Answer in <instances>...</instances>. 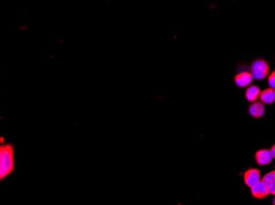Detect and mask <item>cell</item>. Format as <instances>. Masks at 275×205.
<instances>
[{"label":"cell","mask_w":275,"mask_h":205,"mask_svg":"<svg viewBox=\"0 0 275 205\" xmlns=\"http://www.w3.org/2000/svg\"><path fill=\"white\" fill-rule=\"evenodd\" d=\"M270 151H271V153H272L273 157H274V158H275V144H274V145H273L272 148H271V149H270Z\"/></svg>","instance_id":"cell-12"},{"label":"cell","mask_w":275,"mask_h":205,"mask_svg":"<svg viewBox=\"0 0 275 205\" xmlns=\"http://www.w3.org/2000/svg\"><path fill=\"white\" fill-rule=\"evenodd\" d=\"M255 161L260 166H265L272 162L274 157L270 149H263L255 153Z\"/></svg>","instance_id":"cell-4"},{"label":"cell","mask_w":275,"mask_h":205,"mask_svg":"<svg viewBox=\"0 0 275 205\" xmlns=\"http://www.w3.org/2000/svg\"><path fill=\"white\" fill-rule=\"evenodd\" d=\"M268 83H269L270 88H272V89L275 90V71H274V72L269 76Z\"/></svg>","instance_id":"cell-11"},{"label":"cell","mask_w":275,"mask_h":205,"mask_svg":"<svg viewBox=\"0 0 275 205\" xmlns=\"http://www.w3.org/2000/svg\"><path fill=\"white\" fill-rule=\"evenodd\" d=\"M273 205H275V198L274 199V202H273Z\"/></svg>","instance_id":"cell-13"},{"label":"cell","mask_w":275,"mask_h":205,"mask_svg":"<svg viewBox=\"0 0 275 205\" xmlns=\"http://www.w3.org/2000/svg\"><path fill=\"white\" fill-rule=\"evenodd\" d=\"M262 182L266 184L270 194L275 195V170L265 174L263 177Z\"/></svg>","instance_id":"cell-8"},{"label":"cell","mask_w":275,"mask_h":205,"mask_svg":"<svg viewBox=\"0 0 275 205\" xmlns=\"http://www.w3.org/2000/svg\"><path fill=\"white\" fill-rule=\"evenodd\" d=\"M250 191H251L252 195L256 199H264V198L267 197L270 194L269 189L262 181H260V182H258L257 184H255V185L250 187Z\"/></svg>","instance_id":"cell-5"},{"label":"cell","mask_w":275,"mask_h":205,"mask_svg":"<svg viewBox=\"0 0 275 205\" xmlns=\"http://www.w3.org/2000/svg\"><path fill=\"white\" fill-rule=\"evenodd\" d=\"M265 105L260 101H255V102H252L251 105L250 106L249 113L253 118H261L265 114Z\"/></svg>","instance_id":"cell-7"},{"label":"cell","mask_w":275,"mask_h":205,"mask_svg":"<svg viewBox=\"0 0 275 205\" xmlns=\"http://www.w3.org/2000/svg\"><path fill=\"white\" fill-rule=\"evenodd\" d=\"M253 77L250 72H244L237 74L235 77V82L239 87L244 88L249 86L253 81Z\"/></svg>","instance_id":"cell-6"},{"label":"cell","mask_w":275,"mask_h":205,"mask_svg":"<svg viewBox=\"0 0 275 205\" xmlns=\"http://www.w3.org/2000/svg\"><path fill=\"white\" fill-rule=\"evenodd\" d=\"M15 170V148L13 144L6 143L0 146V179L3 180Z\"/></svg>","instance_id":"cell-1"},{"label":"cell","mask_w":275,"mask_h":205,"mask_svg":"<svg viewBox=\"0 0 275 205\" xmlns=\"http://www.w3.org/2000/svg\"><path fill=\"white\" fill-rule=\"evenodd\" d=\"M270 72V65L264 59H256L250 66V74L255 80L265 79Z\"/></svg>","instance_id":"cell-2"},{"label":"cell","mask_w":275,"mask_h":205,"mask_svg":"<svg viewBox=\"0 0 275 205\" xmlns=\"http://www.w3.org/2000/svg\"><path fill=\"white\" fill-rule=\"evenodd\" d=\"M260 102H262L264 104H271L275 102V90L272 88H268L263 90L260 93Z\"/></svg>","instance_id":"cell-9"},{"label":"cell","mask_w":275,"mask_h":205,"mask_svg":"<svg viewBox=\"0 0 275 205\" xmlns=\"http://www.w3.org/2000/svg\"><path fill=\"white\" fill-rule=\"evenodd\" d=\"M245 183L247 186L252 187L253 185L257 184L258 182L261 181V174L260 170L256 168H250L245 172L244 175Z\"/></svg>","instance_id":"cell-3"},{"label":"cell","mask_w":275,"mask_h":205,"mask_svg":"<svg viewBox=\"0 0 275 205\" xmlns=\"http://www.w3.org/2000/svg\"><path fill=\"white\" fill-rule=\"evenodd\" d=\"M260 89L257 85H250L246 91V98L248 102H254L260 98Z\"/></svg>","instance_id":"cell-10"}]
</instances>
